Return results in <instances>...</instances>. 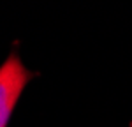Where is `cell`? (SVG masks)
Returning a JSON list of instances; mask_svg holds the SVG:
<instances>
[{
	"label": "cell",
	"instance_id": "obj_1",
	"mask_svg": "<svg viewBox=\"0 0 132 127\" xmlns=\"http://www.w3.org/2000/svg\"><path fill=\"white\" fill-rule=\"evenodd\" d=\"M30 80L32 73L14 53L0 65V127H7L14 106Z\"/></svg>",
	"mask_w": 132,
	"mask_h": 127
},
{
	"label": "cell",
	"instance_id": "obj_2",
	"mask_svg": "<svg viewBox=\"0 0 132 127\" xmlns=\"http://www.w3.org/2000/svg\"><path fill=\"white\" fill-rule=\"evenodd\" d=\"M130 127H132V124H130Z\"/></svg>",
	"mask_w": 132,
	"mask_h": 127
}]
</instances>
